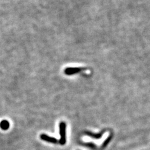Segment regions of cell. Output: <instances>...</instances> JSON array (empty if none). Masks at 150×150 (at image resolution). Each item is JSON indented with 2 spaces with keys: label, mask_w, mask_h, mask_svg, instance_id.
<instances>
[{
  "label": "cell",
  "mask_w": 150,
  "mask_h": 150,
  "mask_svg": "<svg viewBox=\"0 0 150 150\" xmlns=\"http://www.w3.org/2000/svg\"><path fill=\"white\" fill-rule=\"evenodd\" d=\"M59 134L61 135V139H59V143L61 145H64L66 142V123L62 122L59 123Z\"/></svg>",
  "instance_id": "cell-1"
},
{
  "label": "cell",
  "mask_w": 150,
  "mask_h": 150,
  "mask_svg": "<svg viewBox=\"0 0 150 150\" xmlns=\"http://www.w3.org/2000/svg\"><path fill=\"white\" fill-rule=\"evenodd\" d=\"M85 70V69L81 67H69L65 69L64 74L67 75H75Z\"/></svg>",
  "instance_id": "cell-2"
},
{
  "label": "cell",
  "mask_w": 150,
  "mask_h": 150,
  "mask_svg": "<svg viewBox=\"0 0 150 150\" xmlns=\"http://www.w3.org/2000/svg\"><path fill=\"white\" fill-rule=\"evenodd\" d=\"M40 138H41V139H42L43 141H47L48 142H51V143H54V144H56L57 142H58V141L56 139H55L54 137H50L45 134H41Z\"/></svg>",
  "instance_id": "cell-3"
},
{
  "label": "cell",
  "mask_w": 150,
  "mask_h": 150,
  "mask_svg": "<svg viewBox=\"0 0 150 150\" xmlns=\"http://www.w3.org/2000/svg\"><path fill=\"white\" fill-rule=\"evenodd\" d=\"M104 132L105 131H102L100 134H93V133H92L91 132L87 131V132H85V134H86V135H87L88 136H90V137H92V138L98 139H100L102 137V134L104 133Z\"/></svg>",
  "instance_id": "cell-4"
},
{
  "label": "cell",
  "mask_w": 150,
  "mask_h": 150,
  "mask_svg": "<svg viewBox=\"0 0 150 150\" xmlns=\"http://www.w3.org/2000/svg\"><path fill=\"white\" fill-rule=\"evenodd\" d=\"M0 127L4 130H7L10 127V123L7 120H3L0 123Z\"/></svg>",
  "instance_id": "cell-5"
},
{
  "label": "cell",
  "mask_w": 150,
  "mask_h": 150,
  "mask_svg": "<svg viewBox=\"0 0 150 150\" xmlns=\"http://www.w3.org/2000/svg\"><path fill=\"white\" fill-rule=\"evenodd\" d=\"M111 136H110L109 137H108L107 139L105 140V141L103 142V145H102V148L106 147V146L108 144V143H109L110 141H111Z\"/></svg>",
  "instance_id": "cell-6"
},
{
  "label": "cell",
  "mask_w": 150,
  "mask_h": 150,
  "mask_svg": "<svg viewBox=\"0 0 150 150\" xmlns=\"http://www.w3.org/2000/svg\"><path fill=\"white\" fill-rule=\"evenodd\" d=\"M86 145L87 146H88V147H96V145H94L93 143H87Z\"/></svg>",
  "instance_id": "cell-7"
}]
</instances>
